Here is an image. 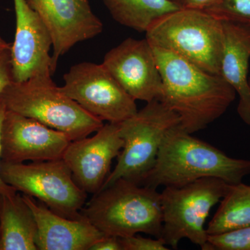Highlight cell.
<instances>
[{
    "instance_id": "8992f818",
    "label": "cell",
    "mask_w": 250,
    "mask_h": 250,
    "mask_svg": "<svg viewBox=\"0 0 250 250\" xmlns=\"http://www.w3.org/2000/svg\"><path fill=\"white\" fill-rule=\"evenodd\" d=\"M179 125V116L158 100L147 103L136 114L120 123V134L124 146L118 156L116 166L102 189L120 179L141 185L155 165L166 135Z\"/></svg>"
},
{
    "instance_id": "9a60e30c",
    "label": "cell",
    "mask_w": 250,
    "mask_h": 250,
    "mask_svg": "<svg viewBox=\"0 0 250 250\" xmlns=\"http://www.w3.org/2000/svg\"><path fill=\"white\" fill-rule=\"evenodd\" d=\"M22 197L37 222L36 244L39 250H90L104 236L83 215L77 220L65 218L34 197L24 194Z\"/></svg>"
},
{
    "instance_id": "44dd1931",
    "label": "cell",
    "mask_w": 250,
    "mask_h": 250,
    "mask_svg": "<svg viewBox=\"0 0 250 250\" xmlns=\"http://www.w3.org/2000/svg\"><path fill=\"white\" fill-rule=\"evenodd\" d=\"M203 250H250V227L210 235Z\"/></svg>"
},
{
    "instance_id": "5b68a950",
    "label": "cell",
    "mask_w": 250,
    "mask_h": 250,
    "mask_svg": "<svg viewBox=\"0 0 250 250\" xmlns=\"http://www.w3.org/2000/svg\"><path fill=\"white\" fill-rule=\"evenodd\" d=\"M146 34L150 45L170 51L206 72L220 75L223 22L209 13L182 7L156 20Z\"/></svg>"
},
{
    "instance_id": "603a6c76",
    "label": "cell",
    "mask_w": 250,
    "mask_h": 250,
    "mask_svg": "<svg viewBox=\"0 0 250 250\" xmlns=\"http://www.w3.org/2000/svg\"><path fill=\"white\" fill-rule=\"evenodd\" d=\"M11 48L0 50V96L6 87L14 81Z\"/></svg>"
},
{
    "instance_id": "83f0119b",
    "label": "cell",
    "mask_w": 250,
    "mask_h": 250,
    "mask_svg": "<svg viewBox=\"0 0 250 250\" xmlns=\"http://www.w3.org/2000/svg\"><path fill=\"white\" fill-rule=\"evenodd\" d=\"M175 1H177V2H179V4L182 5V0H175ZM182 7H183V6H182Z\"/></svg>"
},
{
    "instance_id": "cb8c5ba5",
    "label": "cell",
    "mask_w": 250,
    "mask_h": 250,
    "mask_svg": "<svg viewBox=\"0 0 250 250\" xmlns=\"http://www.w3.org/2000/svg\"><path fill=\"white\" fill-rule=\"evenodd\" d=\"M90 250H123L121 238L116 236H104L95 243Z\"/></svg>"
},
{
    "instance_id": "484cf974",
    "label": "cell",
    "mask_w": 250,
    "mask_h": 250,
    "mask_svg": "<svg viewBox=\"0 0 250 250\" xmlns=\"http://www.w3.org/2000/svg\"><path fill=\"white\" fill-rule=\"evenodd\" d=\"M218 0H182V5L187 9L206 10L213 6Z\"/></svg>"
},
{
    "instance_id": "7c38bea8",
    "label": "cell",
    "mask_w": 250,
    "mask_h": 250,
    "mask_svg": "<svg viewBox=\"0 0 250 250\" xmlns=\"http://www.w3.org/2000/svg\"><path fill=\"white\" fill-rule=\"evenodd\" d=\"M124 146L120 123L104 124L92 137L72 141L62 159L77 185L87 193H98L111 173L112 161Z\"/></svg>"
},
{
    "instance_id": "6da1fadb",
    "label": "cell",
    "mask_w": 250,
    "mask_h": 250,
    "mask_svg": "<svg viewBox=\"0 0 250 250\" xmlns=\"http://www.w3.org/2000/svg\"><path fill=\"white\" fill-rule=\"evenodd\" d=\"M151 46L162 78L160 101L179 116L182 129L192 134L223 116L236 99V92L221 75Z\"/></svg>"
},
{
    "instance_id": "d6986e66",
    "label": "cell",
    "mask_w": 250,
    "mask_h": 250,
    "mask_svg": "<svg viewBox=\"0 0 250 250\" xmlns=\"http://www.w3.org/2000/svg\"><path fill=\"white\" fill-rule=\"evenodd\" d=\"M250 227V186L229 184L207 228V233L220 234Z\"/></svg>"
},
{
    "instance_id": "9c48e42d",
    "label": "cell",
    "mask_w": 250,
    "mask_h": 250,
    "mask_svg": "<svg viewBox=\"0 0 250 250\" xmlns=\"http://www.w3.org/2000/svg\"><path fill=\"white\" fill-rule=\"evenodd\" d=\"M61 91L103 121L121 123L137 113L136 100L103 63L82 62L63 76Z\"/></svg>"
},
{
    "instance_id": "ffe728a7",
    "label": "cell",
    "mask_w": 250,
    "mask_h": 250,
    "mask_svg": "<svg viewBox=\"0 0 250 250\" xmlns=\"http://www.w3.org/2000/svg\"><path fill=\"white\" fill-rule=\"evenodd\" d=\"M204 11L224 22L250 27V0H218Z\"/></svg>"
},
{
    "instance_id": "ba28073f",
    "label": "cell",
    "mask_w": 250,
    "mask_h": 250,
    "mask_svg": "<svg viewBox=\"0 0 250 250\" xmlns=\"http://www.w3.org/2000/svg\"><path fill=\"white\" fill-rule=\"evenodd\" d=\"M0 176L16 191L38 199L61 216L77 220L87 192L81 188L62 159L12 164L0 161Z\"/></svg>"
},
{
    "instance_id": "7a4b0ae2",
    "label": "cell",
    "mask_w": 250,
    "mask_h": 250,
    "mask_svg": "<svg viewBox=\"0 0 250 250\" xmlns=\"http://www.w3.org/2000/svg\"><path fill=\"white\" fill-rule=\"evenodd\" d=\"M250 174V159L230 157L179 125L166 135L155 165L141 185L156 189L182 187L208 177L236 184Z\"/></svg>"
},
{
    "instance_id": "52a82bcc",
    "label": "cell",
    "mask_w": 250,
    "mask_h": 250,
    "mask_svg": "<svg viewBox=\"0 0 250 250\" xmlns=\"http://www.w3.org/2000/svg\"><path fill=\"white\" fill-rule=\"evenodd\" d=\"M229 184L208 177L182 187H165L161 194L163 228L160 238L177 249L184 238L204 250L208 235L205 223L212 208L220 202Z\"/></svg>"
},
{
    "instance_id": "7402d4cb",
    "label": "cell",
    "mask_w": 250,
    "mask_h": 250,
    "mask_svg": "<svg viewBox=\"0 0 250 250\" xmlns=\"http://www.w3.org/2000/svg\"><path fill=\"white\" fill-rule=\"evenodd\" d=\"M121 238L123 250H167L169 248L161 238L155 239L139 235Z\"/></svg>"
},
{
    "instance_id": "5bb4252c",
    "label": "cell",
    "mask_w": 250,
    "mask_h": 250,
    "mask_svg": "<svg viewBox=\"0 0 250 250\" xmlns=\"http://www.w3.org/2000/svg\"><path fill=\"white\" fill-rule=\"evenodd\" d=\"M14 2L16 27L11 54L14 82H23L44 72L52 74L49 55L52 42L47 27L27 0Z\"/></svg>"
},
{
    "instance_id": "ac0fdd59",
    "label": "cell",
    "mask_w": 250,
    "mask_h": 250,
    "mask_svg": "<svg viewBox=\"0 0 250 250\" xmlns=\"http://www.w3.org/2000/svg\"><path fill=\"white\" fill-rule=\"evenodd\" d=\"M113 19L126 27L146 32L156 20L182 9L175 0H103Z\"/></svg>"
},
{
    "instance_id": "4316f807",
    "label": "cell",
    "mask_w": 250,
    "mask_h": 250,
    "mask_svg": "<svg viewBox=\"0 0 250 250\" xmlns=\"http://www.w3.org/2000/svg\"><path fill=\"white\" fill-rule=\"evenodd\" d=\"M11 44L8 43L4 40L0 41V50L1 49L11 48Z\"/></svg>"
},
{
    "instance_id": "d4e9b609",
    "label": "cell",
    "mask_w": 250,
    "mask_h": 250,
    "mask_svg": "<svg viewBox=\"0 0 250 250\" xmlns=\"http://www.w3.org/2000/svg\"><path fill=\"white\" fill-rule=\"evenodd\" d=\"M6 108L5 106L4 102L0 98V161H1V125H2L3 120H4L5 113H6ZM18 191L16 189L11 187L5 183L3 179L0 176V196H13L16 195Z\"/></svg>"
},
{
    "instance_id": "4fadbf2b",
    "label": "cell",
    "mask_w": 250,
    "mask_h": 250,
    "mask_svg": "<svg viewBox=\"0 0 250 250\" xmlns=\"http://www.w3.org/2000/svg\"><path fill=\"white\" fill-rule=\"evenodd\" d=\"M103 64L135 100H161L162 78L147 39H125L108 51Z\"/></svg>"
},
{
    "instance_id": "30bf717a",
    "label": "cell",
    "mask_w": 250,
    "mask_h": 250,
    "mask_svg": "<svg viewBox=\"0 0 250 250\" xmlns=\"http://www.w3.org/2000/svg\"><path fill=\"white\" fill-rule=\"evenodd\" d=\"M71 141L62 131L6 109L1 129V161L21 164L62 159Z\"/></svg>"
},
{
    "instance_id": "2e32d148",
    "label": "cell",
    "mask_w": 250,
    "mask_h": 250,
    "mask_svg": "<svg viewBox=\"0 0 250 250\" xmlns=\"http://www.w3.org/2000/svg\"><path fill=\"white\" fill-rule=\"evenodd\" d=\"M223 22L224 45L220 75L239 97L238 111L242 121L250 126V85L248 80L250 59V27Z\"/></svg>"
},
{
    "instance_id": "277c9868",
    "label": "cell",
    "mask_w": 250,
    "mask_h": 250,
    "mask_svg": "<svg viewBox=\"0 0 250 250\" xmlns=\"http://www.w3.org/2000/svg\"><path fill=\"white\" fill-rule=\"evenodd\" d=\"M52 75L44 72L23 82L13 81L0 96L6 109L62 131L71 141L96 132L104 121L62 93Z\"/></svg>"
},
{
    "instance_id": "3957f363",
    "label": "cell",
    "mask_w": 250,
    "mask_h": 250,
    "mask_svg": "<svg viewBox=\"0 0 250 250\" xmlns=\"http://www.w3.org/2000/svg\"><path fill=\"white\" fill-rule=\"evenodd\" d=\"M81 213L104 236L143 233L160 238L162 231L160 192L128 179H118L102 189Z\"/></svg>"
},
{
    "instance_id": "e0dca14e",
    "label": "cell",
    "mask_w": 250,
    "mask_h": 250,
    "mask_svg": "<svg viewBox=\"0 0 250 250\" xmlns=\"http://www.w3.org/2000/svg\"><path fill=\"white\" fill-rule=\"evenodd\" d=\"M38 225L22 195L0 196V250H37Z\"/></svg>"
},
{
    "instance_id": "8fae6325",
    "label": "cell",
    "mask_w": 250,
    "mask_h": 250,
    "mask_svg": "<svg viewBox=\"0 0 250 250\" xmlns=\"http://www.w3.org/2000/svg\"><path fill=\"white\" fill-rule=\"evenodd\" d=\"M39 15L52 39V72L59 58L78 42L101 34L103 24L88 0H27Z\"/></svg>"
},
{
    "instance_id": "f1b7e54d",
    "label": "cell",
    "mask_w": 250,
    "mask_h": 250,
    "mask_svg": "<svg viewBox=\"0 0 250 250\" xmlns=\"http://www.w3.org/2000/svg\"><path fill=\"white\" fill-rule=\"evenodd\" d=\"M4 40V39H2V38L1 37V36H0V41Z\"/></svg>"
}]
</instances>
